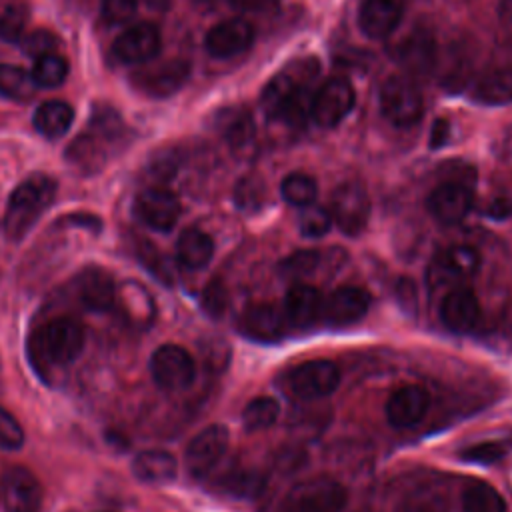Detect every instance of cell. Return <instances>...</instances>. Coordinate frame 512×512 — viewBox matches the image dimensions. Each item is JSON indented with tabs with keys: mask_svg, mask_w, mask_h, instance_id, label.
Here are the masks:
<instances>
[{
	"mask_svg": "<svg viewBox=\"0 0 512 512\" xmlns=\"http://www.w3.org/2000/svg\"><path fill=\"white\" fill-rule=\"evenodd\" d=\"M82 348L84 328L72 318H52L36 328L28 340L30 362L40 374L70 366Z\"/></svg>",
	"mask_w": 512,
	"mask_h": 512,
	"instance_id": "6da1fadb",
	"label": "cell"
},
{
	"mask_svg": "<svg viewBox=\"0 0 512 512\" xmlns=\"http://www.w3.org/2000/svg\"><path fill=\"white\" fill-rule=\"evenodd\" d=\"M56 182L46 174H32L20 182L8 198L4 214V232L10 240H22L44 210L54 202Z\"/></svg>",
	"mask_w": 512,
	"mask_h": 512,
	"instance_id": "7a4b0ae2",
	"label": "cell"
},
{
	"mask_svg": "<svg viewBox=\"0 0 512 512\" xmlns=\"http://www.w3.org/2000/svg\"><path fill=\"white\" fill-rule=\"evenodd\" d=\"M346 490L328 476H316L294 484L282 498L278 512H342Z\"/></svg>",
	"mask_w": 512,
	"mask_h": 512,
	"instance_id": "3957f363",
	"label": "cell"
},
{
	"mask_svg": "<svg viewBox=\"0 0 512 512\" xmlns=\"http://www.w3.org/2000/svg\"><path fill=\"white\" fill-rule=\"evenodd\" d=\"M282 384L294 398L320 400L338 388L340 370L332 360H308L290 368Z\"/></svg>",
	"mask_w": 512,
	"mask_h": 512,
	"instance_id": "277c9868",
	"label": "cell"
},
{
	"mask_svg": "<svg viewBox=\"0 0 512 512\" xmlns=\"http://www.w3.org/2000/svg\"><path fill=\"white\" fill-rule=\"evenodd\" d=\"M380 110L384 118L398 126L408 128L422 118V94L412 78L390 76L380 86Z\"/></svg>",
	"mask_w": 512,
	"mask_h": 512,
	"instance_id": "5b68a950",
	"label": "cell"
},
{
	"mask_svg": "<svg viewBox=\"0 0 512 512\" xmlns=\"http://www.w3.org/2000/svg\"><path fill=\"white\" fill-rule=\"evenodd\" d=\"M150 374L154 382L168 392L188 388L196 376V364L188 350L178 344H164L150 358Z\"/></svg>",
	"mask_w": 512,
	"mask_h": 512,
	"instance_id": "8992f818",
	"label": "cell"
},
{
	"mask_svg": "<svg viewBox=\"0 0 512 512\" xmlns=\"http://www.w3.org/2000/svg\"><path fill=\"white\" fill-rule=\"evenodd\" d=\"M330 214L334 224L348 236L360 234L370 218V198L360 182H344L332 192Z\"/></svg>",
	"mask_w": 512,
	"mask_h": 512,
	"instance_id": "52a82bcc",
	"label": "cell"
},
{
	"mask_svg": "<svg viewBox=\"0 0 512 512\" xmlns=\"http://www.w3.org/2000/svg\"><path fill=\"white\" fill-rule=\"evenodd\" d=\"M230 432L224 424H210L200 430L186 446V468L194 478L208 476L228 450Z\"/></svg>",
	"mask_w": 512,
	"mask_h": 512,
	"instance_id": "ba28073f",
	"label": "cell"
},
{
	"mask_svg": "<svg viewBox=\"0 0 512 512\" xmlns=\"http://www.w3.org/2000/svg\"><path fill=\"white\" fill-rule=\"evenodd\" d=\"M480 252L468 244H456L442 250L428 266V282L432 288L472 278L480 270Z\"/></svg>",
	"mask_w": 512,
	"mask_h": 512,
	"instance_id": "9c48e42d",
	"label": "cell"
},
{
	"mask_svg": "<svg viewBox=\"0 0 512 512\" xmlns=\"http://www.w3.org/2000/svg\"><path fill=\"white\" fill-rule=\"evenodd\" d=\"M354 106V88L346 78H330L314 92L312 120L322 128L340 124Z\"/></svg>",
	"mask_w": 512,
	"mask_h": 512,
	"instance_id": "30bf717a",
	"label": "cell"
},
{
	"mask_svg": "<svg viewBox=\"0 0 512 512\" xmlns=\"http://www.w3.org/2000/svg\"><path fill=\"white\" fill-rule=\"evenodd\" d=\"M134 214L148 228L168 232L176 226L180 218V202L166 188H146L134 200Z\"/></svg>",
	"mask_w": 512,
	"mask_h": 512,
	"instance_id": "8fae6325",
	"label": "cell"
},
{
	"mask_svg": "<svg viewBox=\"0 0 512 512\" xmlns=\"http://www.w3.org/2000/svg\"><path fill=\"white\" fill-rule=\"evenodd\" d=\"M0 490L6 512H38L42 506V486L34 472L24 466L8 468Z\"/></svg>",
	"mask_w": 512,
	"mask_h": 512,
	"instance_id": "7c38bea8",
	"label": "cell"
},
{
	"mask_svg": "<svg viewBox=\"0 0 512 512\" xmlns=\"http://www.w3.org/2000/svg\"><path fill=\"white\" fill-rule=\"evenodd\" d=\"M162 46L160 32L150 22H138L126 28L112 44L114 56L124 64H144L158 56Z\"/></svg>",
	"mask_w": 512,
	"mask_h": 512,
	"instance_id": "4fadbf2b",
	"label": "cell"
},
{
	"mask_svg": "<svg viewBox=\"0 0 512 512\" xmlns=\"http://www.w3.org/2000/svg\"><path fill=\"white\" fill-rule=\"evenodd\" d=\"M190 76V64L186 60H168L150 68H142L132 74L134 86L152 96L166 98L180 90Z\"/></svg>",
	"mask_w": 512,
	"mask_h": 512,
	"instance_id": "5bb4252c",
	"label": "cell"
},
{
	"mask_svg": "<svg viewBox=\"0 0 512 512\" xmlns=\"http://www.w3.org/2000/svg\"><path fill=\"white\" fill-rule=\"evenodd\" d=\"M428 212L446 226L458 224L466 218V214L472 208V192L466 184L458 182V180H450V182H442L440 186H436L428 200H426Z\"/></svg>",
	"mask_w": 512,
	"mask_h": 512,
	"instance_id": "9a60e30c",
	"label": "cell"
},
{
	"mask_svg": "<svg viewBox=\"0 0 512 512\" xmlns=\"http://www.w3.org/2000/svg\"><path fill=\"white\" fill-rule=\"evenodd\" d=\"M370 294L358 286H340L322 304V320L330 326H350L366 316Z\"/></svg>",
	"mask_w": 512,
	"mask_h": 512,
	"instance_id": "2e32d148",
	"label": "cell"
},
{
	"mask_svg": "<svg viewBox=\"0 0 512 512\" xmlns=\"http://www.w3.org/2000/svg\"><path fill=\"white\" fill-rule=\"evenodd\" d=\"M394 60L412 76L428 74L436 64V42L428 30L416 28L392 50Z\"/></svg>",
	"mask_w": 512,
	"mask_h": 512,
	"instance_id": "e0dca14e",
	"label": "cell"
},
{
	"mask_svg": "<svg viewBox=\"0 0 512 512\" xmlns=\"http://www.w3.org/2000/svg\"><path fill=\"white\" fill-rule=\"evenodd\" d=\"M440 318L444 322L446 328H450L452 332H472L476 330V326L480 324L482 318V310H480V302L478 296L474 294V290L458 286L452 288L440 304Z\"/></svg>",
	"mask_w": 512,
	"mask_h": 512,
	"instance_id": "ac0fdd59",
	"label": "cell"
},
{
	"mask_svg": "<svg viewBox=\"0 0 512 512\" xmlns=\"http://www.w3.org/2000/svg\"><path fill=\"white\" fill-rule=\"evenodd\" d=\"M430 394L418 384L396 388L386 402V418L396 428L416 426L428 412Z\"/></svg>",
	"mask_w": 512,
	"mask_h": 512,
	"instance_id": "d6986e66",
	"label": "cell"
},
{
	"mask_svg": "<svg viewBox=\"0 0 512 512\" xmlns=\"http://www.w3.org/2000/svg\"><path fill=\"white\" fill-rule=\"evenodd\" d=\"M252 40L254 28L242 18H232L212 26L204 38V46L214 58H232L248 50Z\"/></svg>",
	"mask_w": 512,
	"mask_h": 512,
	"instance_id": "ffe728a7",
	"label": "cell"
},
{
	"mask_svg": "<svg viewBox=\"0 0 512 512\" xmlns=\"http://www.w3.org/2000/svg\"><path fill=\"white\" fill-rule=\"evenodd\" d=\"M406 0H364L358 10V26L368 38H386L402 20Z\"/></svg>",
	"mask_w": 512,
	"mask_h": 512,
	"instance_id": "44dd1931",
	"label": "cell"
},
{
	"mask_svg": "<svg viewBox=\"0 0 512 512\" xmlns=\"http://www.w3.org/2000/svg\"><path fill=\"white\" fill-rule=\"evenodd\" d=\"M78 298L82 304L94 312H106L114 306L116 286L108 270L100 266H88L80 272L76 280Z\"/></svg>",
	"mask_w": 512,
	"mask_h": 512,
	"instance_id": "7402d4cb",
	"label": "cell"
},
{
	"mask_svg": "<svg viewBox=\"0 0 512 512\" xmlns=\"http://www.w3.org/2000/svg\"><path fill=\"white\" fill-rule=\"evenodd\" d=\"M240 332L258 342H272L284 334L286 316L272 304H252L248 306L240 320Z\"/></svg>",
	"mask_w": 512,
	"mask_h": 512,
	"instance_id": "603a6c76",
	"label": "cell"
},
{
	"mask_svg": "<svg viewBox=\"0 0 512 512\" xmlns=\"http://www.w3.org/2000/svg\"><path fill=\"white\" fill-rule=\"evenodd\" d=\"M324 298L318 288L310 284H296L286 292L284 316L290 324L306 328L322 318Z\"/></svg>",
	"mask_w": 512,
	"mask_h": 512,
	"instance_id": "cb8c5ba5",
	"label": "cell"
},
{
	"mask_svg": "<svg viewBox=\"0 0 512 512\" xmlns=\"http://www.w3.org/2000/svg\"><path fill=\"white\" fill-rule=\"evenodd\" d=\"M132 472L146 484H166L176 478L178 464L166 450H144L134 456Z\"/></svg>",
	"mask_w": 512,
	"mask_h": 512,
	"instance_id": "d4e9b609",
	"label": "cell"
},
{
	"mask_svg": "<svg viewBox=\"0 0 512 512\" xmlns=\"http://www.w3.org/2000/svg\"><path fill=\"white\" fill-rule=\"evenodd\" d=\"M214 256L212 238L200 228H186L176 242L178 264L186 270H202Z\"/></svg>",
	"mask_w": 512,
	"mask_h": 512,
	"instance_id": "484cf974",
	"label": "cell"
},
{
	"mask_svg": "<svg viewBox=\"0 0 512 512\" xmlns=\"http://www.w3.org/2000/svg\"><path fill=\"white\" fill-rule=\"evenodd\" d=\"M216 128L220 130L224 140L234 150L246 148L252 142V138H254L252 114L248 110H244V108H238V106L220 110L218 118H216Z\"/></svg>",
	"mask_w": 512,
	"mask_h": 512,
	"instance_id": "4316f807",
	"label": "cell"
},
{
	"mask_svg": "<svg viewBox=\"0 0 512 512\" xmlns=\"http://www.w3.org/2000/svg\"><path fill=\"white\" fill-rule=\"evenodd\" d=\"M474 100L490 106L512 102V66L496 68L482 74L472 90Z\"/></svg>",
	"mask_w": 512,
	"mask_h": 512,
	"instance_id": "83f0119b",
	"label": "cell"
},
{
	"mask_svg": "<svg viewBox=\"0 0 512 512\" xmlns=\"http://www.w3.org/2000/svg\"><path fill=\"white\" fill-rule=\"evenodd\" d=\"M74 120V110L68 102L48 100L40 104L34 112V128L46 138H60L68 132Z\"/></svg>",
	"mask_w": 512,
	"mask_h": 512,
	"instance_id": "f1b7e54d",
	"label": "cell"
},
{
	"mask_svg": "<svg viewBox=\"0 0 512 512\" xmlns=\"http://www.w3.org/2000/svg\"><path fill=\"white\" fill-rule=\"evenodd\" d=\"M298 84H300V80L290 72H282V74L274 76L262 90V96H260L262 112L268 118H282V112Z\"/></svg>",
	"mask_w": 512,
	"mask_h": 512,
	"instance_id": "f546056e",
	"label": "cell"
},
{
	"mask_svg": "<svg viewBox=\"0 0 512 512\" xmlns=\"http://www.w3.org/2000/svg\"><path fill=\"white\" fill-rule=\"evenodd\" d=\"M448 496L438 486H418L402 496L396 512H448Z\"/></svg>",
	"mask_w": 512,
	"mask_h": 512,
	"instance_id": "4dcf8cb0",
	"label": "cell"
},
{
	"mask_svg": "<svg viewBox=\"0 0 512 512\" xmlns=\"http://www.w3.org/2000/svg\"><path fill=\"white\" fill-rule=\"evenodd\" d=\"M220 486L232 496L256 498L266 486V476L252 468H234L222 476Z\"/></svg>",
	"mask_w": 512,
	"mask_h": 512,
	"instance_id": "1f68e13d",
	"label": "cell"
},
{
	"mask_svg": "<svg viewBox=\"0 0 512 512\" xmlns=\"http://www.w3.org/2000/svg\"><path fill=\"white\" fill-rule=\"evenodd\" d=\"M462 508L464 512H506V502L496 488L476 482L464 490Z\"/></svg>",
	"mask_w": 512,
	"mask_h": 512,
	"instance_id": "d6a6232c",
	"label": "cell"
},
{
	"mask_svg": "<svg viewBox=\"0 0 512 512\" xmlns=\"http://www.w3.org/2000/svg\"><path fill=\"white\" fill-rule=\"evenodd\" d=\"M280 192L288 204H292L296 208H304V206L314 204L318 186L312 176H308L304 172H292L282 180Z\"/></svg>",
	"mask_w": 512,
	"mask_h": 512,
	"instance_id": "836d02e7",
	"label": "cell"
},
{
	"mask_svg": "<svg viewBox=\"0 0 512 512\" xmlns=\"http://www.w3.org/2000/svg\"><path fill=\"white\" fill-rule=\"evenodd\" d=\"M32 74L14 64H0V94L10 100H26L34 94Z\"/></svg>",
	"mask_w": 512,
	"mask_h": 512,
	"instance_id": "e575fe53",
	"label": "cell"
},
{
	"mask_svg": "<svg viewBox=\"0 0 512 512\" xmlns=\"http://www.w3.org/2000/svg\"><path fill=\"white\" fill-rule=\"evenodd\" d=\"M320 264H322L320 250L304 248L282 258L278 264V272L288 280H300V278L312 276L320 268Z\"/></svg>",
	"mask_w": 512,
	"mask_h": 512,
	"instance_id": "d590c367",
	"label": "cell"
},
{
	"mask_svg": "<svg viewBox=\"0 0 512 512\" xmlns=\"http://www.w3.org/2000/svg\"><path fill=\"white\" fill-rule=\"evenodd\" d=\"M280 414V404L270 396H258L250 400L242 410V424L246 430L270 428Z\"/></svg>",
	"mask_w": 512,
	"mask_h": 512,
	"instance_id": "8d00e7d4",
	"label": "cell"
},
{
	"mask_svg": "<svg viewBox=\"0 0 512 512\" xmlns=\"http://www.w3.org/2000/svg\"><path fill=\"white\" fill-rule=\"evenodd\" d=\"M30 74H32V80H34L36 86H40V88H56L68 76V62L60 54L52 52V54L36 58Z\"/></svg>",
	"mask_w": 512,
	"mask_h": 512,
	"instance_id": "74e56055",
	"label": "cell"
},
{
	"mask_svg": "<svg viewBox=\"0 0 512 512\" xmlns=\"http://www.w3.org/2000/svg\"><path fill=\"white\" fill-rule=\"evenodd\" d=\"M312 104H314V92H312L310 84L300 82L294 88V92H292V96H290V100H288V104L282 112V118L290 126L302 128L312 118Z\"/></svg>",
	"mask_w": 512,
	"mask_h": 512,
	"instance_id": "f35d334b",
	"label": "cell"
},
{
	"mask_svg": "<svg viewBox=\"0 0 512 512\" xmlns=\"http://www.w3.org/2000/svg\"><path fill=\"white\" fill-rule=\"evenodd\" d=\"M332 224H334L332 214L324 206L310 204V206H304L300 210L298 228H300L302 236H306V238H320V236H324L332 228Z\"/></svg>",
	"mask_w": 512,
	"mask_h": 512,
	"instance_id": "ab89813d",
	"label": "cell"
},
{
	"mask_svg": "<svg viewBox=\"0 0 512 512\" xmlns=\"http://www.w3.org/2000/svg\"><path fill=\"white\" fill-rule=\"evenodd\" d=\"M26 28V8L20 4H10L0 12V40L20 42Z\"/></svg>",
	"mask_w": 512,
	"mask_h": 512,
	"instance_id": "60d3db41",
	"label": "cell"
},
{
	"mask_svg": "<svg viewBox=\"0 0 512 512\" xmlns=\"http://www.w3.org/2000/svg\"><path fill=\"white\" fill-rule=\"evenodd\" d=\"M266 196V186L258 176H244L234 188V200L242 210H256Z\"/></svg>",
	"mask_w": 512,
	"mask_h": 512,
	"instance_id": "b9f144b4",
	"label": "cell"
},
{
	"mask_svg": "<svg viewBox=\"0 0 512 512\" xmlns=\"http://www.w3.org/2000/svg\"><path fill=\"white\" fill-rule=\"evenodd\" d=\"M60 40L50 32V30H34L22 36L20 40V48L28 58H40L46 54L56 52Z\"/></svg>",
	"mask_w": 512,
	"mask_h": 512,
	"instance_id": "7bdbcfd3",
	"label": "cell"
},
{
	"mask_svg": "<svg viewBox=\"0 0 512 512\" xmlns=\"http://www.w3.org/2000/svg\"><path fill=\"white\" fill-rule=\"evenodd\" d=\"M68 158L70 162L78 164L80 168H86V170H94L96 168V160H102V152H100V146L96 142V138L92 136H82V138H76L68 150Z\"/></svg>",
	"mask_w": 512,
	"mask_h": 512,
	"instance_id": "ee69618b",
	"label": "cell"
},
{
	"mask_svg": "<svg viewBox=\"0 0 512 512\" xmlns=\"http://www.w3.org/2000/svg\"><path fill=\"white\" fill-rule=\"evenodd\" d=\"M506 446L502 442H480L474 446H468L458 452V456L466 462H476V464H494L500 458L506 456Z\"/></svg>",
	"mask_w": 512,
	"mask_h": 512,
	"instance_id": "f6af8a7d",
	"label": "cell"
},
{
	"mask_svg": "<svg viewBox=\"0 0 512 512\" xmlns=\"http://www.w3.org/2000/svg\"><path fill=\"white\" fill-rule=\"evenodd\" d=\"M228 306V290L220 278H212L202 292V308L212 318H220Z\"/></svg>",
	"mask_w": 512,
	"mask_h": 512,
	"instance_id": "bcb514c9",
	"label": "cell"
},
{
	"mask_svg": "<svg viewBox=\"0 0 512 512\" xmlns=\"http://www.w3.org/2000/svg\"><path fill=\"white\" fill-rule=\"evenodd\" d=\"M24 444V430L18 420L0 406V448L16 450Z\"/></svg>",
	"mask_w": 512,
	"mask_h": 512,
	"instance_id": "7dc6e473",
	"label": "cell"
},
{
	"mask_svg": "<svg viewBox=\"0 0 512 512\" xmlns=\"http://www.w3.org/2000/svg\"><path fill=\"white\" fill-rule=\"evenodd\" d=\"M138 0H102V16L108 24H124L134 18Z\"/></svg>",
	"mask_w": 512,
	"mask_h": 512,
	"instance_id": "c3c4849f",
	"label": "cell"
},
{
	"mask_svg": "<svg viewBox=\"0 0 512 512\" xmlns=\"http://www.w3.org/2000/svg\"><path fill=\"white\" fill-rule=\"evenodd\" d=\"M92 124H94V130H98V134H102L106 138H116L118 132H122V122H120L118 114L110 108H106V110H102L100 106L94 108Z\"/></svg>",
	"mask_w": 512,
	"mask_h": 512,
	"instance_id": "681fc988",
	"label": "cell"
},
{
	"mask_svg": "<svg viewBox=\"0 0 512 512\" xmlns=\"http://www.w3.org/2000/svg\"><path fill=\"white\" fill-rule=\"evenodd\" d=\"M174 170H176V162H174V158L168 156V154H160V156L152 162V172H154L156 178H160V180L170 178V176L174 174Z\"/></svg>",
	"mask_w": 512,
	"mask_h": 512,
	"instance_id": "f907efd6",
	"label": "cell"
},
{
	"mask_svg": "<svg viewBox=\"0 0 512 512\" xmlns=\"http://www.w3.org/2000/svg\"><path fill=\"white\" fill-rule=\"evenodd\" d=\"M234 8L244 12H264L278 4V0H228Z\"/></svg>",
	"mask_w": 512,
	"mask_h": 512,
	"instance_id": "816d5d0a",
	"label": "cell"
},
{
	"mask_svg": "<svg viewBox=\"0 0 512 512\" xmlns=\"http://www.w3.org/2000/svg\"><path fill=\"white\" fill-rule=\"evenodd\" d=\"M448 136H450V124H448L444 118L436 120V122L432 124V132H430V146H432V148L444 146L446 140H448Z\"/></svg>",
	"mask_w": 512,
	"mask_h": 512,
	"instance_id": "f5cc1de1",
	"label": "cell"
},
{
	"mask_svg": "<svg viewBox=\"0 0 512 512\" xmlns=\"http://www.w3.org/2000/svg\"><path fill=\"white\" fill-rule=\"evenodd\" d=\"M488 212L494 216V218H502V216H508L512 212V200L508 198H498L490 204Z\"/></svg>",
	"mask_w": 512,
	"mask_h": 512,
	"instance_id": "db71d44e",
	"label": "cell"
},
{
	"mask_svg": "<svg viewBox=\"0 0 512 512\" xmlns=\"http://www.w3.org/2000/svg\"><path fill=\"white\" fill-rule=\"evenodd\" d=\"M500 12L506 18H512V0H500Z\"/></svg>",
	"mask_w": 512,
	"mask_h": 512,
	"instance_id": "11a10c76",
	"label": "cell"
}]
</instances>
